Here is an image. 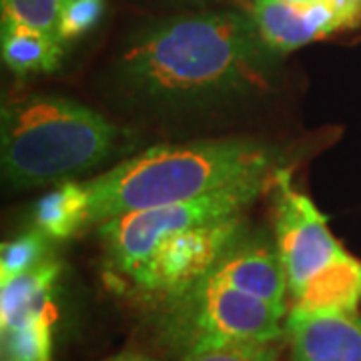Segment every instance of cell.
<instances>
[{
    "label": "cell",
    "instance_id": "cell-1",
    "mask_svg": "<svg viewBox=\"0 0 361 361\" xmlns=\"http://www.w3.org/2000/svg\"><path fill=\"white\" fill-rule=\"evenodd\" d=\"M267 51L255 18L183 14L142 30L118 56L116 77L151 104L219 103L257 87Z\"/></svg>",
    "mask_w": 361,
    "mask_h": 361
},
{
    "label": "cell",
    "instance_id": "cell-2",
    "mask_svg": "<svg viewBox=\"0 0 361 361\" xmlns=\"http://www.w3.org/2000/svg\"><path fill=\"white\" fill-rule=\"evenodd\" d=\"M273 153L241 139L159 145L87 183L90 221L191 201L231 183L271 175Z\"/></svg>",
    "mask_w": 361,
    "mask_h": 361
},
{
    "label": "cell",
    "instance_id": "cell-3",
    "mask_svg": "<svg viewBox=\"0 0 361 361\" xmlns=\"http://www.w3.org/2000/svg\"><path fill=\"white\" fill-rule=\"evenodd\" d=\"M121 130L85 104L37 94L2 109V173L16 189L65 183L103 163Z\"/></svg>",
    "mask_w": 361,
    "mask_h": 361
},
{
    "label": "cell",
    "instance_id": "cell-4",
    "mask_svg": "<svg viewBox=\"0 0 361 361\" xmlns=\"http://www.w3.org/2000/svg\"><path fill=\"white\" fill-rule=\"evenodd\" d=\"M271 180V175L253 177L231 183L191 201L130 211L103 221L99 233L111 265L121 275L129 277L169 237L205 223L241 215V211L265 191Z\"/></svg>",
    "mask_w": 361,
    "mask_h": 361
},
{
    "label": "cell",
    "instance_id": "cell-5",
    "mask_svg": "<svg viewBox=\"0 0 361 361\" xmlns=\"http://www.w3.org/2000/svg\"><path fill=\"white\" fill-rule=\"evenodd\" d=\"M285 310L247 295L205 275L185 293L173 297V329L187 349L205 341H259L281 336Z\"/></svg>",
    "mask_w": 361,
    "mask_h": 361
},
{
    "label": "cell",
    "instance_id": "cell-6",
    "mask_svg": "<svg viewBox=\"0 0 361 361\" xmlns=\"http://www.w3.org/2000/svg\"><path fill=\"white\" fill-rule=\"evenodd\" d=\"M239 235L241 215L177 233L130 273V283L145 293L173 299L209 275Z\"/></svg>",
    "mask_w": 361,
    "mask_h": 361
},
{
    "label": "cell",
    "instance_id": "cell-7",
    "mask_svg": "<svg viewBox=\"0 0 361 361\" xmlns=\"http://www.w3.org/2000/svg\"><path fill=\"white\" fill-rule=\"evenodd\" d=\"M273 187L277 251L287 271L289 293L295 299L311 277L343 255L345 249L337 243L310 197L291 187L289 171L277 169Z\"/></svg>",
    "mask_w": 361,
    "mask_h": 361
},
{
    "label": "cell",
    "instance_id": "cell-8",
    "mask_svg": "<svg viewBox=\"0 0 361 361\" xmlns=\"http://www.w3.org/2000/svg\"><path fill=\"white\" fill-rule=\"evenodd\" d=\"M285 334L293 361H361V315L355 311L293 307Z\"/></svg>",
    "mask_w": 361,
    "mask_h": 361
},
{
    "label": "cell",
    "instance_id": "cell-9",
    "mask_svg": "<svg viewBox=\"0 0 361 361\" xmlns=\"http://www.w3.org/2000/svg\"><path fill=\"white\" fill-rule=\"evenodd\" d=\"M253 18L265 44L275 52L295 51L348 26L331 0L291 4L283 0H255Z\"/></svg>",
    "mask_w": 361,
    "mask_h": 361
},
{
    "label": "cell",
    "instance_id": "cell-10",
    "mask_svg": "<svg viewBox=\"0 0 361 361\" xmlns=\"http://www.w3.org/2000/svg\"><path fill=\"white\" fill-rule=\"evenodd\" d=\"M237 239L209 271V277L285 310V293L289 291V283L279 251L269 243H237Z\"/></svg>",
    "mask_w": 361,
    "mask_h": 361
},
{
    "label": "cell",
    "instance_id": "cell-11",
    "mask_svg": "<svg viewBox=\"0 0 361 361\" xmlns=\"http://www.w3.org/2000/svg\"><path fill=\"white\" fill-rule=\"evenodd\" d=\"M59 263L47 261L40 267L26 271L6 283H0V327L8 331L44 315H56L54 283Z\"/></svg>",
    "mask_w": 361,
    "mask_h": 361
},
{
    "label": "cell",
    "instance_id": "cell-12",
    "mask_svg": "<svg viewBox=\"0 0 361 361\" xmlns=\"http://www.w3.org/2000/svg\"><path fill=\"white\" fill-rule=\"evenodd\" d=\"M361 299V263L343 253L322 269L295 297V310L355 311Z\"/></svg>",
    "mask_w": 361,
    "mask_h": 361
},
{
    "label": "cell",
    "instance_id": "cell-13",
    "mask_svg": "<svg viewBox=\"0 0 361 361\" xmlns=\"http://www.w3.org/2000/svg\"><path fill=\"white\" fill-rule=\"evenodd\" d=\"M37 229L49 239H66L77 233L90 217V193L87 185L75 180L59 183L35 205Z\"/></svg>",
    "mask_w": 361,
    "mask_h": 361
},
{
    "label": "cell",
    "instance_id": "cell-14",
    "mask_svg": "<svg viewBox=\"0 0 361 361\" xmlns=\"http://www.w3.org/2000/svg\"><path fill=\"white\" fill-rule=\"evenodd\" d=\"M2 59L16 75L52 73L63 59L61 39L28 26L2 23Z\"/></svg>",
    "mask_w": 361,
    "mask_h": 361
},
{
    "label": "cell",
    "instance_id": "cell-15",
    "mask_svg": "<svg viewBox=\"0 0 361 361\" xmlns=\"http://www.w3.org/2000/svg\"><path fill=\"white\" fill-rule=\"evenodd\" d=\"M49 237L40 229L23 233L2 245L0 251V283H6L26 271L49 261Z\"/></svg>",
    "mask_w": 361,
    "mask_h": 361
},
{
    "label": "cell",
    "instance_id": "cell-16",
    "mask_svg": "<svg viewBox=\"0 0 361 361\" xmlns=\"http://www.w3.org/2000/svg\"><path fill=\"white\" fill-rule=\"evenodd\" d=\"M61 4L63 0H2V23L28 26L59 37Z\"/></svg>",
    "mask_w": 361,
    "mask_h": 361
},
{
    "label": "cell",
    "instance_id": "cell-17",
    "mask_svg": "<svg viewBox=\"0 0 361 361\" xmlns=\"http://www.w3.org/2000/svg\"><path fill=\"white\" fill-rule=\"evenodd\" d=\"M183 361H277V355L259 341H205L187 349Z\"/></svg>",
    "mask_w": 361,
    "mask_h": 361
},
{
    "label": "cell",
    "instance_id": "cell-18",
    "mask_svg": "<svg viewBox=\"0 0 361 361\" xmlns=\"http://www.w3.org/2000/svg\"><path fill=\"white\" fill-rule=\"evenodd\" d=\"M104 13V0H63L59 14V37L71 40L82 37L99 25Z\"/></svg>",
    "mask_w": 361,
    "mask_h": 361
},
{
    "label": "cell",
    "instance_id": "cell-19",
    "mask_svg": "<svg viewBox=\"0 0 361 361\" xmlns=\"http://www.w3.org/2000/svg\"><path fill=\"white\" fill-rule=\"evenodd\" d=\"M111 361H153L149 360V357H145V355H137V353H127V355H118L115 360Z\"/></svg>",
    "mask_w": 361,
    "mask_h": 361
},
{
    "label": "cell",
    "instance_id": "cell-20",
    "mask_svg": "<svg viewBox=\"0 0 361 361\" xmlns=\"http://www.w3.org/2000/svg\"><path fill=\"white\" fill-rule=\"evenodd\" d=\"M283 2H291V4H310V2H315V0H283Z\"/></svg>",
    "mask_w": 361,
    "mask_h": 361
}]
</instances>
